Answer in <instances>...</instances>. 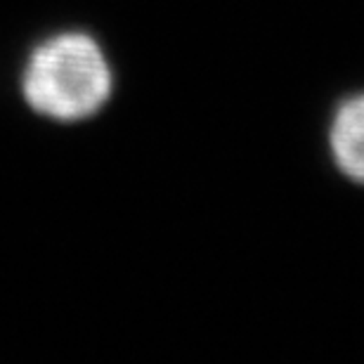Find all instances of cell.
Segmentation results:
<instances>
[{"mask_svg": "<svg viewBox=\"0 0 364 364\" xmlns=\"http://www.w3.org/2000/svg\"><path fill=\"white\" fill-rule=\"evenodd\" d=\"M26 105L43 119L78 123L97 116L114 92V71L97 41L64 31L41 41L21 71Z\"/></svg>", "mask_w": 364, "mask_h": 364, "instance_id": "obj_1", "label": "cell"}, {"mask_svg": "<svg viewBox=\"0 0 364 364\" xmlns=\"http://www.w3.org/2000/svg\"><path fill=\"white\" fill-rule=\"evenodd\" d=\"M329 151L341 176L364 187V92L336 107L329 123Z\"/></svg>", "mask_w": 364, "mask_h": 364, "instance_id": "obj_2", "label": "cell"}]
</instances>
